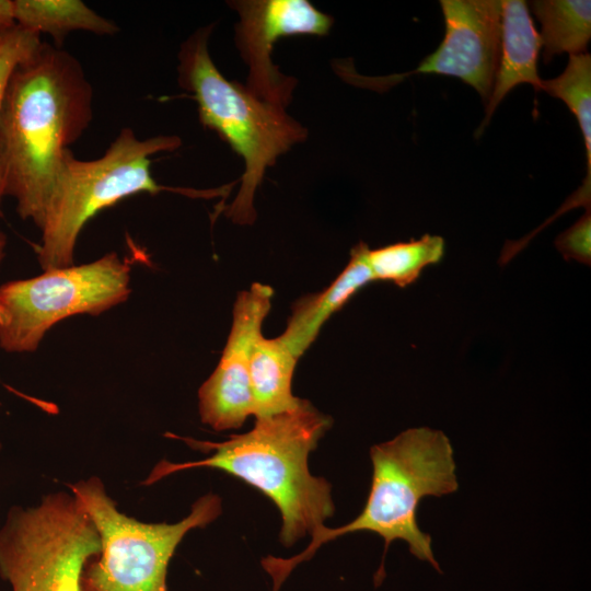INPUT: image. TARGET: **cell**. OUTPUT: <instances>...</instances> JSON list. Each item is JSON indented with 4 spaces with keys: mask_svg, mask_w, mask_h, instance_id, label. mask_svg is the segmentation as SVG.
Masks as SVG:
<instances>
[{
    "mask_svg": "<svg viewBox=\"0 0 591 591\" xmlns=\"http://www.w3.org/2000/svg\"><path fill=\"white\" fill-rule=\"evenodd\" d=\"M542 90L561 100L576 116L586 148L587 176L591 182V56L570 55L558 77L542 80Z\"/></svg>",
    "mask_w": 591,
    "mask_h": 591,
    "instance_id": "ac0fdd59",
    "label": "cell"
},
{
    "mask_svg": "<svg viewBox=\"0 0 591 591\" xmlns=\"http://www.w3.org/2000/svg\"><path fill=\"white\" fill-rule=\"evenodd\" d=\"M370 457L371 488L363 510L355 520L335 529L321 525L311 534L308 547L293 557L262 559L263 568L273 578V591H278L296 566L311 559L322 545L359 531L380 535L385 544L384 555L392 542L403 540L416 558L441 572L432 553L431 536L419 529L416 511L425 497H441L459 488L449 438L441 430L410 428L373 445Z\"/></svg>",
    "mask_w": 591,
    "mask_h": 591,
    "instance_id": "3957f363",
    "label": "cell"
},
{
    "mask_svg": "<svg viewBox=\"0 0 591 591\" xmlns=\"http://www.w3.org/2000/svg\"><path fill=\"white\" fill-rule=\"evenodd\" d=\"M298 358L278 337L263 335L254 345L250 382L254 416L267 417L296 408L302 398L292 394L291 384Z\"/></svg>",
    "mask_w": 591,
    "mask_h": 591,
    "instance_id": "5bb4252c",
    "label": "cell"
},
{
    "mask_svg": "<svg viewBox=\"0 0 591 591\" xmlns=\"http://www.w3.org/2000/svg\"><path fill=\"white\" fill-rule=\"evenodd\" d=\"M130 268L117 253L0 286V348L35 351L58 322L77 314L99 315L130 296Z\"/></svg>",
    "mask_w": 591,
    "mask_h": 591,
    "instance_id": "ba28073f",
    "label": "cell"
},
{
    "mask_svg": "<svg viewBox=\"0 0 591 591\" xmlns=\"http://www.w3.org/2000/svg\"><path fill=\"white\" fill-rule=\"evenodd\" d=\"M14 25L11 0H0V31Z\"/></svg>",
    "mask_w": 591,
    "mask_h": 591,
    "instance_id": "44dd1931",
    "label": "cell"
},
{
    "mask_svg": "<svg viewBox=\"0 0 591 591\" xmlns=\"http://www.w3.org/2000/svg\"><path fill=\"white\" fill-rule=\"evenodd\" d=\"M92 519L101 542L81 576V591H167L171 558L184 536L205 528L222 511L215 494L198 498L175 523L141 522L121 512L97 476L68 484Z\"/></svg>",
    "mask_w": 591,
    "mask_h": 591,
    "instance_id": "8992f818",
    "label": "cell"
},
{
    "mask_svg": "<svg viewBox=\"0 0 591 591\" xmlns=\"http://www.w3.org/2000/svg\"><path fill=\"white\" fill-rule=\"evenodd\" d=\"M239 12L236 43L248 65L246 89L258 99L285 107L296 82L271 62L278 38L289 35H325L333 19L306 0L235 1Z\"/></svg>",
    "mask_w": 591,
    "mask_h": 591,
    "instance_id": "8fae6325",
    "label": "cell"
},
{
    "mask_svg": "<svg viewBox=\"0 0 591 591\" xmlns=\"http://www.w3.org/2000/svg\"><path fill=\"white\" fill-rule=\"evenodd\" d=\"M274 290L254 282L233 304L232 325L221 358L198 390V412L217 431L237 429L254 415L250 363L255 343L271 308Z\"/></svg>",
    "mask_w": 591,
    "mask_h": 591,
    "instance_id": "30bf717a",
    "label": "cell"
},
{
    "mask_svg": "<svg viewBox=\"0 0 591 591\" xmlns=\"http://www.w3.org/2000/svg\"><path fill=\"white\" fill-rule=\"evenodd\" d=\"M331 426L329 416L301 399L293 409L256 418L252 430L232 434L225 441L167 433L209 455L184 463L161 460L141 484L150 486L169 475L196 467L220 470L274 501L282 518L279 540L285 546H291L323 525L335 510L331 484L313 476L308 465L310 452Z\"/></svg>",
    "mask_w": 591,
    "mask_h": 591,
    "instance_id": "7a4b0ae2",
    "label": "cell"
},
{
    "mask_svg": "<svg viewBox=\"0 0 591 591\" xmlns=\"http://www.w3.org/2000/svg\"><path fill=\"white\" fill-rule=\"evenodd\" d=\"M97 530L69 490L12 506L0 528V578L11 591H81L86 563L97 556Z\"/></svg>",
    "mask_w": 591,
    "mask_h": 591,
    "instance_id": "52a82bcc",
    "label": "cell"
},
{
    "mask_svg": "<svg viewBox=\"0 0 591 591\" xmlns=\"http://www.w3.org/2000/svg\"><path fill=\"white\" fill-rule=\"evenodd\" d=\"M444 252V239L426 233L418 240L374 250L366 244L363 255L374 281H387L405 288L414 283L426 267L440 263Z\"/></svg>",
    "mask_w": 591,
    "mask_h": 591,
    "instance_id": "e0dca14e",
    "label": "cell"
},
{
    "mask_svg": "<svg viewBox=\"0 0 591 591\" xmlns=\"http://www.w3.org/2000/svg\"><path fill=\"white\" fill-rule=\"evenodd\" d=\"M7 235L0 228V264L5 255Z\"/></svg>",
    "mask_w": 591,
    "mask_h": 591,
    "instance_id": "7402d4cb",
    "label": "cell"
},
{
    "mask_svg": "<svg viewBox=\"0 0 591 591\" xmlns=\"http://www.w3.org/2000/svg\"><path fill=\"white\" fill-rule=\"evenodd\" d=\"M541 48V37L533 24L529 4L522 0H502L499 61L477 136L484 131L497 106L513 88L529 83L536 92L542 90V79L537 72Z\"/></svg>",
    "mask_w": 591,
    "mask_h": 591,
    "instance_id": "7c38bea8",
    "label": "cell"
},
{
    "mask_svg": "<svg viewBox=\"0 0 591 591\" xmlns=\"http://www.w3.org/2000/svg\"><path fill=\"white\" fill-rule=\"evenodd\" d=\"M93 119L80 61L42 42L10 78L0 118V178L23 220L40 229L63 154Z\"/></svg>",
    "mask_w": 591,
    "mask_h": 591,
    "instance_id": "6da1fadb",
    "label": "cell"
},
{
    "mask_svg": "<svg viewBox=\"0 0 591 591\" xmlns=\"http://www.w3.org/2000/svg\"><path fill=\"white\" fill-rule=\"evenodd\" d=\"M445 32L438 48L404 74L364 78L349 74L358 85L383 91L416 73L459 78L487 104L500 53L501 1L440 0Z\"/></svg>",
    "mask_w": 591,
    "mask_h": 591,
    "instance_id": "9c48e42d",
    "label": "cell"
},
{
    "mask_svg": "<svg viewBox=\"0 0 591 591\" xmlns=\"http://www.w3.org/2000/svg\"><path fill=\"white\" fill-rule=\"evenodd\" d=\"M359 242L350 251L348 264L334 281L318 293L300 298L279 338L299 359L312 345L325 322L341 310L368 283L374 281Z\"/></svg>",
    "mask_w": 591,
    "mask_h": 591,
    "instance_id": "4fadbf2b",
    "label": "cell"
},
{
    "mask_svg": "<svg viewBox=\"0 0 591 591\" xmlns=\"http://www.w3.org/2000/svg\"><path fill=\"white\" fill-rule=\"evenodd\" d=\"M42 43L39 35L26 31L16 24L0 31V118L7 88L15 67L31 55ZM4 198L0 178V218Z\"/></svg>",
    "mask_w": 591,
    "mask_h": 591,
    "instance_id": "d6986e66",
    "label": "cell"
},
{
    "mask_svg": "<svg viewBox=\"0 0 591 591\" xmlns=\"http://www.w3.org/2000/svg\"><path fill=\"white\" fill-rule=\"evenodd\" d=\"M1 449H2V443H1V441H0V450H1Z\"/></svg>",
    "mask_w": 591,
    "mask_h": 591,
    "instance_id": "603a6c76",
    "label": "cell"
},
{
    "mask_svg": "<svg viewBox=\"0 0 591 591\" xmlns=\"http://www.w3.org/2000/svg\"><path fill=\"white\" fill-rule=\"evenodd\" d=\"M210 33L211 26L200 28L182 44L178 83L197 102L200 123L242 157V185L225 215L237 224H252L256 217L254 195L266 169L302 141L306 131L285 107L258 99L221 74L209 54Z\"/></svg>",
    "mask_w": 591,
    "mask_h": 591,
    "instance_id": "5b68a950",
    "label": "cell"
},
{
    "mask_svg": "<svg viewBox=\"0 0 591 591\" xmlns=\"http://www.w3.org/2000/svg\"><path fill=\"white\" fill-rule=\"evenodd\" d=\"M555 246L566 260L591 263V208L555 240Z\"/></svg>",
    "mask_w": 591,
    "mask_h": 591,
    "instance_id": "ffe728a7",
    "label": "cell"
},
{
    "mask_svg": "<svg viewBox=\"0 0 591 591\" xmlns=\"http://www.w3.org/2000/svg\"><path fill=\"white\" fill-rule=\"evenodd\" d=\"M177 136L139 139L129 127L123 128L104 154L80 160L69 149L47 202L37 259L43 270L74 265L78 236L97 212L140 193L170 190L193 197H213L230 192V186L208 190L173 188L157 183L151 174V157L179 148Z\"/></svg>",
    "mask_w": 591,
    "mask_h": 591,
    "instance_id": "277c9868",
    "label": "cell"
},
{
    "mask_svg": "<svg viewBox=\"0 0 591 591\" xmlns=\"http://www.w3.org/2000/svg\"><path fill=\"white\" fill-rule=\"evenodd\" d=\"M14 24L37 35L48 34L61 47L72 32L114 35L119 27L80 0H11Z\"/></svg>",
    "mask_w": 591,
    "mask_h": 591,
    "instance_id": "9a60e30c",
    "label": "cell"
},
{
    "mask_svg": "<svg viewBox=\"0 0 591 591\" xmlns=\"http://www.w3.org/2000/svg\"><path fill=\"white\" fill-rule=\"evenodd\" d=\"M541 23L545 62L555 55L587 53L591 38V1L536 0L529 5Z\"/></svg>",
    "mask_w": 591,
    "mask_h": 591,
    "instance_id": "2e32d148",
    "label": "cell"
}]
</instances>
